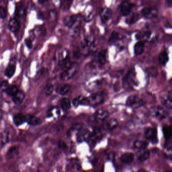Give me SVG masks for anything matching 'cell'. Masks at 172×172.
I'll list each match as a JSON object with an SVG mask.
<instances>
[{
  "label": "cell",
  "mask_w": 172,
  "mask_h": 172,
  "mask_svg": "<svg viewBox=\"0 0 172 172\" xmlns=\"http://www.w3.org/2000/svg\"><path fill=\"white\" fill-rule=\"evenodd\" d=\"M150 113L151 117L159 120H164L169 116V113L167 110L159 106L151 107Z\"/></svg>",
  "instance_id": "1"
},
{
  "label": "cell",
  "mask_w": 172,
  "mask_h": 172,
  "mask_svg": "<svg viewBox=\"0 0 172 172\" xmlns=\"http://www.w3.org/2000/svg\"><path fill=\"white\" fill-rule=\"evenodd\" d=\"M64 25L70 29H77L79 28L80 23V17L78 15L68 16L64 20Z\"/></svg>",
  "instance_id": "2"
},
{
  "label": "cell",
  "mask_w": 172,
  "mask_h": 172,
  "mask_svg": "<svg viewBox=\"0 0 172 172\" xmlns=\"http://www.w3.org/2000/svg\"><path fill=\"white\" fill-rule=\"evenodd\" d=\"M88 99L90 100V106L95 107L104 103L105 100V95L103 92H97L91 95Z\"/></svg>",
  "instance_id": "3"
},
{
  "label": "cell",
  "mask_w": 172,
  "mask_h": 172,
  "mask_svg": "<svg viewBox=\"0 0 172 172\" xmlns=\"http://www.w3.org/2000/svg\"><path fill=\"white\" fill-rule=\"evenodd\" d=\"M160 101L165 108L168 109L172 108V89L163 92L160 95Z\"/></svg>",
  "instance_id": "4"
},
{
  "label": "cell",
  "mask_w": 172,
  "mask_h": 172,
  "mask_svg": "<svg viewBox=\"0 0 172 172\" xmlns=\"http://www.w3.org/2000/svg\"><path fill=\"white\" fill-rule=\"evenodd\" d=\"M126 105L132 109H138L140 108L143 105V101L142 99L136 96H131L128 98L126 101Z\"/></svg>",
  "instance_id": "5"
},
{
  "label": "cell",
  "mask_w": 172,
  "mask_h": 172,
  "mask_svg": "<svg viewBox=\"0 0 172 172\" xmlns=\"http://www.w3.org/2000/svg\"><path fill=\"white\" fill-rule=\"evenodd\" d=\"M145 137L147 140L152 144L156 145L159 142L158 137V132L155 128H149L145 130Z\"/></svg>",
  "instance_id": "6"
},
{
  "label": "cell",
  "mask_w": 172,
  "mask_h": 172,
  "mask_svg": "<svg viewBox=\"0 0 172 172\" xmlns=\"http://www.w3.org/2000/svg\"><path fill=\"white\" fill-rule=\"evenodd\" d=\"M142 16L146 19L155 18L159 15V11L155 8H145L141 10Z\"/></svg>",
  "instance_id": "7"
},
{
  "label": "cell",
  "mask_w": 172,
  "mask_h": 172,
  "mask_svg": "<svg viewBox=\"0 0 172 172\" xmlns=\"http://www.w3.org/2000/svg\"><path fill=\"white\" fill-rule=\"evenodd\" d=\"M91 133L88 130L86 129H80L77 133V141L78 142H82L89 141L91 139Z\"/></svg>",
  "instance_id": "8"
},
{
  "label": "cell",
  "mask_w": 172,
  "mask_h": 172,
  "mask_svg": "<svg viewBox=\"0 0 172 172\" xmlns=\"http://www.w3.org/2000/svg\"><path fill=\"white\" fill-rule=\"evenodd\" d=\"M76 69L74 67H70L60 74V78L62 80H68L73 77L76 73Z\"/></svg>",
  "instance_id": "9"
},
{
  "label": "cell",
  "mask_w": 172,
  "mask_h": 172,
  "mask_svg": "<svg viewBox=\"0 0 172 172\" xmlns=\"http://www.w3.org/2000/svg\"><path fill=\"white\" fill-rule=\"evenodd\" d=\"M112 11L109 8H103L100 11V18L103 23L108 22L112 17Z\"/></svg>",
  "instance_id": "10"
},
{
  "label": "cell",
  "mask_w": 172,
  "mask_h": 172,
  "mask_svg": "<svg viewBox=\"0 0 172 172\" xmlns=\"http://www.w3.org/2000/svg\"><path fill=\"white\" fill-rule=\"evenodd\" d=\"M109 117V113L105 110H99L95 114V118L98 122H104Z\"/></svg>",
  "instance_id": "11"
},
{
  "label": "cell",
  "mask_w": 172,
  "mask_h": 172,
  "mask_svg": "<svg viewBox=\"0 0 172 172\" xmlns=\"http://www.w3.org/2000/svg\"><path fill=\"white\" fill-rule=\"evenodd\" d=\"M20 25L16 18L11 19L8 23V28L13 33H16L20 29Z\"/></svg>",
  "instance_id": "12"
},
{
  "label": "cell",
  "mask_w": 172,
  "mask_h": 172,
  "mask_svg": "<svg viewBox=\"0 0 172 172\" xmlns=\"http://www.w3.org/2000/svg\"><path fill=\"white\" fill-rule=\"evenodd\" d=\"M120 10L123 15L128 16L131 12V4L127 1L123 2L122 3H121Z\"/></svg>",
  "instance_id": "13"
},
{
  "label": "cell",
  "mask_w": 172,
  "mask_h": 172,
  "mask_svg": "<svg viewBox=\"0 0 172 172\" xmlns=\"http://www.w3.org/2000/svg\"><path fill=\"white\" fill-rule=\"evenodd\" d=\"M26 117V122L31 126H37L41 123V119L37 117L32 115H27Z\"/></svg>",
  "instance_id": "14"
},
{
  "label": "cell",
  "mask_w": 172,
  "mask_h": 172,
  "mask_svg": "<svg viewBox=\"0 0 172 172\" xmlns=\"http://www.w3.org/2000/svg\"><path fill=\"white\" fill-rule=\"evenodd\" d=\"M25 97V95L22 91H19L13 96H12V101L15 105H20L22 103Z\"/></svg>",
  "instance_id": "15"
},
{
  "label": "cell",
  "mask_w": 172,
  "mask_h": 172,
  "mask_svg": "<svg viewBox=\"0 0 172 172\" xmlns=\"http://www.w3.org/2000/svg\"><path fill=\"white\" fill-rule=\"evenodd\" d=\"M101 136H102V133L101 130L99 128H96L93 130L92 134L91 133L90 141H91L92 143H96L98 141L101 139Z\"/></svg>",
  "instance_id": "16"
},
{
  "label": "cell",
  "mask_w": 172,
  "mask_h": 172,
  "mask_svg": "<svg viewBox=\"0 0 172 172\" xmlns=\"http://www.w3.org/2000/svg\"><path fill=\"white\" fill-rule=\"evenodd\" d=\"M134 154L131 152H126L121 155L120 160L121 162L125 164H130L134 160Z\"/></svg>",
  "instance_id": "17"
},
{
  "label": "cell",
  "mask_w": 172,
  "mask_h": 172,
  "mask_svg": "<svg viewBox=\"0 0 172 172\" xmlns=\"http://www.w3.org/2000/svg\"><path fill=\"white\" fill-rule=\"evenodd\" d=\"M26 122V117L21 113L15 115L13 117V122L17 126H20Z\"/></svg>",
  "instance_id": "18"
},
{
  "label": "cell",
  "mask_w": 172,
  "mask_h": 172,
  "mask_svg": "<svg viewBox=\"0 0 172 172\" xmlns=\"http://www.w3.org/2000/svg\"><path fill=\"white\" fill-rule=\"evenodd\" d=\"M150 156V151L147 150H141L137 154V158L140 162H145L148 160Z\"/></svg>",
  "instance_id": "19"
},
{
  "label": "cell",
  "mask_w": 172,
  "mask_h": 172,
  "mask_svg": "<svg viewBox=\"0 0 172 172\" xmlns=\"http://www.w3.org/2000/svg\"><path fill=\"white\" fill-rule=\"evenodd\" d=\"M107 51L102 50L100 52L97 57V62L100 65H103L105 64L106 60Z\"/></svg>",
  "instance_id": "20"
},
{
  "label": "cell",
  "mask_w": 172,
  "mask_h": 172,
  "mask_svg": "<svg viewBox=\"0 0 172 172\" xmlns=\"http://www.w3.org/2000/svg\"><path fill=\"white\" fill-rule=\"evenodd\" d=\"M145 43L142 42H138L134 46V53L136 56L140 55L144 52Z\"/></svg>",
  "instance_id": "21"
},
{
  "label": "cell",
  "mask_w": 172,
  "mask_h": 172,
  "mask_svg": "<svg viewBox=\"0 0 172 172\" xmlns=\"http://www.w3.org/2000/svg\"><path fill=\"white\" fill-rule=\"evenodd\" d=\"M15 70H16L15 65L13 64H11L9 65L6 69L5 71V75L6 76H7V77L10 78L13 76L15 72Z\"/></svg>",
  "instance_id": "22"
},
{
  "label": "cell",
  "mask_w": 172,
  "mask_h": 172,
  "mask_svg": "<svg viewBox=\"0 0 172 172\" xmlns=\"http://www.w3.org/2000/svg\"><path fill=\"white\" fill-rule=\"evenodd\" d=\"M132 75V72L128 73V74H127L125 78L123 79V84L125 88H130L131 87V86H132L133 82V78L131 77Z\"/></svg>",
  "instance_id": "23"
},
{
  "label": "cell",
  "mask_w": 172,
  "mask_h": 172,
  "mask_svg": "<svg viewBox=\"0 0 172 172\" xmlns=\"http://www.w3.org/2000/svg\"><path fill=\"white\" fill-rule=\"evenodd\" d=\"M95 42V40L93 37L92 36H88L86 37V38H84L82 42H81V46L83 48H86L87 47H91L92 46L93 43Z\"/></svg>",
  "instance_id": "24"
},
{
  "label": "cell",
  "mask_w": 172,
  "mask_h": 172,
  "mask_svg": "<svg viewBox=\"0 0 172 172\" xmlns=\"http://www.w3.org/2000/svg\"><path fill=\"white\" fill-rule=\"evenodd\" d=\"M133 145L135 148L139 149L140 150H146L147 146L149 145V143L145 141L136 140L135 141Z\"/></svg>",
  "instance_id": "25"
},
{
  "label": "cell",
  "mask_w": 172,
  "mask_h": 172,
  "mask_svg": "<svg viewBox=\"0 0 172 172\" xmlns=\"http://www.w3.org/2000/svg\"><path fill=\"white\" fill-rule=\"evenodd\" d=\"M118 125V123L117 120L112 119L110 120L109 121H108L106 124V128L109 131H112L116 129Z\"/></svg>",
  "instance_id": "26"
},
{
  "label": "cell",
  "mask_w": 172,
  "mask_h": 172,
  "mask_svg": "<svg viewBox=\"0 0 172 172\" xmlns=\"http://www.w3.org/2000/svg\"><path fill=\"white\" fill-rule=\"evenodd\" d=\"M18 91V88L16 86L12 85L8 86V87L4 91V92L9 96H13Z\"/></svg>",
  "instance_id": "27"
},
{
  "label": "cell",
  "mask_w": 172,
  "mask_h": 172,
  "mask_svg": "<svg viewBox=\"0 0 172 172\" xmlns=\"http://www.w3.org/2000/svg\"><path fill=\"white\" fill-rule=\"evenodd\" d=\"M61 106L64 111H67L71 108V101L68 98H63L61 101Z\"/></svg>",
  "instance_id": "28"
},
{
  "label": "cell",
  "mask_w": 172,
  "mask_h": 172,
  "mask_svg": "<svg viewBox=\"0 0 172 172\" xmlns=\"http://www.w3.org/2000/svg\"><path fill=\"white\" fill-rule=\"evenodd\" d=\"M59 115V109L58 107H56V106H54V107L50 108V109L47 111V116L49 118L54 117V116L57 117Z\"/></svg>",
  "instance_id": "29"
},
{
  "label": "cell",
  "mask_w": 172,
  "mask_h": 172,
  "mask_svg": "<svg viewBox=\"0 0 172 172\" xmlns=\"http://www.w3.org/2000/svg\"><path fill=\"white\" fill-rule=\"evenodd\" d=\"M159 60L160 64L165 65L168 61L169 57L167 53L165 52H163L160 53L159 55Z\"/></svg>",
  "instance_id": "30"
},
{
  "label": "cell",
  "mask_w": 172,
  "mask_h": 172,
  "mask_svg": "<svg viewBox=\"0 0 172 172\" xmlns=\"http://www.w3.org/2000/svg\"><path fill=\"white\" fill-rule=\"evenodd\" d=\"M163 133L165 138L166 139H169L171 137L172 134V127L168 126H165L163 127Z\"/></svg>",
  "instance_id": "31"
},
{
  "label": "cell",
  "mask_w": 172,
  "mask_h": 172,
  "mask_svg": "<svg viewBox=\"0 0 172 172\" xmlns=\"http://www.w3.org/2000/svg\"><path fill=\"white\" fill-rule=\"evenodd\" d=\"M8 141H9L8 133L6 131L2 133L1 135V145L2 148L4 145H5Z\"/></svg>",
  "instance_id": "32"
},
{
  "label": "cell",
  "mask_w": 172,
  "mask_h": 172,
  "mask_svg": "<svg viewBox=\"0 0 172 172\" xmlns=\"http://www.w3.org/2000/svg\"><path fill=\"white\" fill-rule=\"evenodd\" d=\"M119 40V34L117 32H113L111 34L109 42L110 44H114Z\"/></svg>",
  "instance_id": "33"
},
{
  "label": "cell",
  "mask_w": 172,
  "mask_h": 172,
  "mask_svg": "<svg viewBox=\"0 0 172 172\" xmlns=\"http://www.w3.org/2000/svg\"><path fill=\"white\" fill-rule=\"evenodd\" d=\"M139 18V16L138 14H133L131 16H130L128 18L126 19V22L129 24H132L136 22Z\"/></svg>",
  "instance_id": "34"
},
{
  "label": "cell",
  "mask_w": 172,
  "mask_h": 172,
  "mask_svg": "<svg viewBox=\"0 0 172 172\" xmlns=\"http://www.w3.org/2000/svg\"><path fill=\"white\" fill-rule=\"evenodd\" d=\"M45 93L47 96H49L53 93V91H54V86L53 85L51 84H47L43 88Z\"/></svg>",
  "instance_id": "35"
},
{
  "label": "cell",
  "mask_w": 172,
  "mask_h": 172,
  "mask_svg": "<svg viewBox=\"0 0 172 172\" xmlns=\"http://www.w3.org/2000/svg\"><path fill=\"white\" fill-rule=\"evenodd\" d=\"M71 89V86L70 84H65L61 88L60 90V94L62 96L66 95Z\"/></svg>",
  "instance_id": "36"
},
{
  "label": "cell",
  "mask_w": 172,
  "mask_h": 172,
  "mask_svg": "<svg viewBox=\"0 0 172 172\" xmlns=\"http://www.w3.org/2000/svg\"><path fill=\"white\" fill-rule=\"evenodd\" d=\"M25 13V9L23 7H17L16 10L15 11V15L17 17L20 18L23 16Z\"/></svg>",
  "instance_id": "37"
},
{
  "label": "cell",
  "mask_w": 172,
  "mask_h": 172,
  "mask_svg": "<svg viewBox=\"0 0 172 172\" xmlns=\"http://www.w3.org/2000/svg\"><path fill=\"white\" fill-rule=\"evenodd\" d=\"M72 2L69 1H65L61 2V8L63 10L66 11L69 9L70 7L71 6V3Z\"/></svg>",
  "instance_id": "38"
},
{
  "label": "cell",
  "mask_w": 172,
  "mask_h": 172,
  "mask_svg": "<svg viewBox=\"0 0 172 172\" xmlns=\"http://www.w3.org/2000/svg\"><path fill=\"white\" fill-rule=\"evenodd\" d=\"M18 152V148L16 147H11V148L9 149L8 150V156L10 158H12L13 156H15Z\"/></svg>",
  "instance_id": "39"
},
{
  "label": "cell",
  "mask_w": 172,
  "mask_h": 172,
  "mask_svg": "<svg viewBox=\"0 0 172 172\" xmlns=\"http://www.w3.org/2000/svg\"><path fill=\"white\" fill-rule=\"evenodd\" d=\"M165 155L167 159L172 161V148H168L165 150Z\"/></svg>",
  "instance_id": "40"
},
{
  "label": "cell",
  "mask_w": 172,
  "mask_h": 172,
  "mask_svg": "<svg viewBox=\"0 0 172 172\" xmlns=\"http://www.w3.org/2000/svg\"><path fill=\"white\" fill-rule=\"evenodd\" d=\"M58 146H59V148L60 149L64 150H65L68 149V146H67L66 143L62 140L59 141V142L58 143Z\"/></svg>",
  "instance_id": "41"
},
{
  "label": "cell",
  "mask_w": 172,
  "mask_h": 172,
  "mask_svg": "<svg viewBox=\"0 0 172 172\" xmlns=\"http://www.w3.org/2000/svg\"><path fill=\"white\" fill-rule=\"evenodd\" d=\"M6 14H7V13H6V10L2 6H1L0 7V17H1V18H5L6 16Z\"/></svg>",
  "instance_id": "42"
},
{
  "label": "cell",
  "mask_w": 172,
  "mask_h": 172,
  "mask_svg": "<svg viewBox=\"0 0 172 172\" xmlns=\"http://www.w3.org/2000/svg\"><path fill=\"white\" fill-rule=\"evenodd\" d=\"M26 46L29 49H32V43L31 40L29 38H26L24 41Z\"/></svg>",
  "instance_id": "43"
},
{
  "label": "cell",
  "mask_w": 172,
  "mask_h": 172,
  "mask_svg": "<svg viewBox=\"0 0 172 172\" xmlns=\"http://www.w3.org/2000/svg\"><path fill=\"white\" fill-rule=\"evenodd\" d=\"M73 105L75 107H77L78 106L80 105V101H79V97L78 96L75 97L74 99L72 101Z\"/></svg>",
  "instance_id": "44"
},
{
  "label": "cell",
  "mask_w": 172,
  "mask_h": 172,
  "mask_svg": "<svg viewBox=\"0 0 172 172\" xmlns=\"http://www.w3.org/2000/svg\"><path fill=\"white\" fill-rule=\"evenodd\" d=\"M8 86H8V82H7V81H4L2 82L1 83V90H3L4 91L8 87Z\"/></svg>",
  "instance_id": "45"
},
{
  "label": "cell",
  "mask_w": 172,
  "mask_h": 172,
  "mask_svg": "<svg viewBox=\"0 0 172 172\" xmlns=\"http://www.w3.org/2000/svg\"><path fill=\"white\" fill-rule=\"evenodd\" d=\"M115 159L114 154H113V153H112V154H111L109 155L110 160H113V159Z\"/></svg>",
  "instance_id": "46"
},
{
  "label": "cell",
  "mask_w": 172,
  "mask_h": 172,
  "mask_svg": "<svg viewBox=\"0 0 172 172\" xmlns=\"http://www.w3.org/2000/svg\"><path fill=\"white\" fill-rule=\"evenodd\" d=\"M167 3L168 4V5L169 6H172V1H167Z\"/></svg>",
  "instance_id": "47"
},
{
  "label": "cell",
  "mask_w": 172,
  "mask_h": 172,
  "mask_svg": "<svg viewBox=\"0 0 172 172\" xmlns=\"http://www.w3.org/2000/svg\"><path fill=\"white\" fill-rule=\"evenodd\" d=\"M46 2H47V1H38V2L40 4H43V3H45Z\"/></svg>",
  "instance_id": "48"
},
{
  "label": "cell",
  "mask_w": 172,
  "mask_h": 172,
  "mask_svg": "<svg viewBox=\"0 0 172 172\" xmlns=\"http://www.w3.org/2000/svg\"><path fill=\"white\" fill-rule=\"evenodd\" d=\"M137 172H146V171H145V170L140 169Z\"/></svg>",
  "instance_id": "49"
},
{
  "label": "cell",
  "mask_w": 172,
  "mask_h": 172,
  "mask_svg": "<svg viewBox=\"0 0 172 172\" xmlns=\"http://www.w3.org/2000/svg\"><path fill=\"white\" fill-rule=\"evenodd\" d=\"M172 172V171H167V172Z\"/></svg>",
  "instance_id": "50"
},
{
  "label": "cell",
  "mask_w": 172,
  "mask_h": 172,
  "mask_svg": "<svg viewBox=\"0 0 172 172\" xmlns=\"http://www.w3.org/2000/svg\"></svg>",
  "instance_id": "51"
}]
</instances>
